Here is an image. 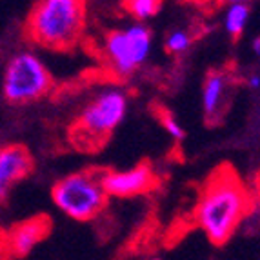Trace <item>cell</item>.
Instances as JSON below:
<instances>
[{"label":"cell","instance_id":"obj_1","mask_svg":"<svg viewBox=\"0 0 260 260\" xmlns=\"http://www.w3.org/2000/svg\"><path fill=\"white\" fill-rule=\"evenodd\" d=\"M249 209V193L231 169L220 168L206 180L195 220L213 244L222 246L231 239Z\"/></svg>","mask_w":260,"mask_h":260},{"label":"cell","instance_id":"obj_2","mask_svg":"<svg viewBox=\"0 0 260 260\" xmlns=\"http://www.w3.org/2000/svg\"><path fill=\"white\" fill-rule=\"evenodd\" d=\"M86 24V4L80 0H42L31 9L27 33L39 46L71 48Z\"/></svg>","mask_w":260,"mask_h":260},{"label":"cell","instance_id":"obj_3","mask_svg":"<svg viewBox=\"0 0 260 260\" xmlns=\"http://www.w3.org/2000/svg\"><path fill=\"white\" fill-rule=\"evenodd\" d=\"M127 113V95L118 86L104 87L80 111L71 139L80 149H96L122 124Z\"/></svg>","mask_w":260,"mask_h":260},{"label":"cell","instance_id":"obj_4","mask_svg":"<svg viewBox=\"0 0 260 260\" xmlns=\"http://www.w3.org/2000/svg\"><path fill=\"white\" fill-rule=\"evenodd\" d=\"M51 199L66 217L78 222L93 220L108 206L102 171H78L60 178L53 186Z\"/></svg>","mask_w":260,"mask_h":260},{"label":"cell","instance_id":"obj_5","mask_svg":"<svg viewBox=\"0 0 260 260\" xmlns=\"http://www.w3.org/2000/svg\"><path fill=\"white\" fill-rule=\"evenodd\" d=\"M153 51V33L146 24H129L109 31L102 40V56L109 71L126 78L140 70Z\"/></svg>","mask_w":260,"mask_h":260},{"label":"cell","instance_id":"obj_6","mask_svg":"<svg viewBox=\"0 0 260 260\" xmlns=\"http://www.w3.org/2000/svg\"><path fill=\"white\" fill-rule=\"evenodd\" d=\"M51 87V75L33 51H18L9 58L2 78V93L11 104H29Z\"/></svg>","mask_w":260,"mask_h":260},{"label":"cell","instance_id":"obj_7","mask_svg":"<svg viewBox=\"0 0 260 260\" xmlns=\"http://www.w3.org/2000/svg\"><path fill=\"white\" fill-rule=\"evenodd\" d=\"M158 184L155 169L149 164H139L127 169L102 171V187L106 195L117 199H131L151 191Z\"/></svg>","mask_w":260,"mask_h":260},{"label":"cell","instance_id":"obj_8","mask_svg":"<svg viewBox=\"0 0 260 260\" xmlns=\"http://www.w3.org/2000/svg\"><path fill=\"white\" fill-rule=\"evenodd\" d=\"M33 169V158L24 146L0 148V200H4L17 182Z\"/></svg>","mask_w":260,"mask_h":260},{"label":"cell","instance_id":"obj_9","mask_svg":"<svg viewBox=\"0 0 260 260\" xmlns=\"http://www.w3.org/2000/svg\"><path fill=\"white\" fill-rule=\"evenodd\" d=\"M49 228H51V224L46 217H35L15 225L8 237V246L11 253L17 256L29 255L37 247V244H40L46 239Z\"/></svg>","mask_w":260,"mask_h":260},{"label":"cell","instance_id":"obj_10","mask_svg":"<svg viewBox=\"0 0 260 260\" xmlns=\"http://www.w3.org/2000/svg\"><path fill=\"white\" fill-rule=\"evenodd\" d=\"M228 87V77L222 71H213L202 84V109L208 117L217 115Z\"/></svg>","mask_w":260,"mask_h":260},{"label":"cell","instance_id":"obj_11","mask_svg":"<svg viewBox=\"0 0 260 260\" xmlns=\"http://www.w3.org/2000/svg\"><path fill=\"white\" fill-rule=\"evenodd\" d=\"M249 6L246 2H233L225 8L224 11V29L225 33L233 39L240 37L244 33L247 26V20H249Z\"/></svg>","mask_w":260,"mask_h":260},{"label":"cell","instance_id":"obj_12","mask_svg":"<svg viewBox=\"0 0 260 260\" xmlns=\"http://www.w3.org/2000/svg\"><path fill=\"white\" fill-rule=\"evenodd\" d=\"M122 6L127 11V15L135 18L137 24H146L148 20H151L153 17L160 13L162 9V4L158 0H127Z\"/></svg>","mask_w":260,"mask_h":260},{"label":"cell","instance_id":"obj_13","mask_svg":"<svg viewBox=\"0 0 260 260\" xmlns=\"http://www.w3.org/2000/svg\"><path fill=\"white\" fill-rule=\"evenodd\" d=\"M191 44H193L191 33L186 29H180V27L169 31V35L166 37V49L171 55H182L191 48Z\"/></svg>","mask_w":260,"mask_h":260},{"label":"cell","instance_id":"obj_14","mask_svg":"<svg viewBox=\"0 0 260 260\" xmlns=\"http://www.w3.org/2000/svg\"><path fill=\"white\" fill-rule=\"evenodd\" d=\"M158 118H160L162 127H164L166 133H168L171 139H173V140H184V137H186V131H184L182 124L177 120V117H175L173 113L160 111Z\"/></svg>","mask_w":260,"mask_h":260},{"label":"cell","instance_id":"obj_15","mask_svg":"<svg viewBox=\"0 0 260 260\" xmlns=\"http://www.w3.org/2000/svg\"><path fill=\"white\" fill-rule=\"evenodd\" d=\"M247 86L251 87V89H258L260 87V75L253 73L251 77L247 78Z\"/></svg>","mask_w":260,"mask_h":260},{"label":"cell","instance_id":"obj_16","mask_svg":"<svg viewBox=\"0 0 260 260\" xmlns=\"http://www.w3.org/2000/svg\"><path fill=\"white\" fill-rule=\"evenodd\" d=\"M251 49H253V53H255L256 56H260V37H255V39H253Z\"/></svg>","mask_w":260,"mask_h":260},{"label":"cell","instance_id":"obj_17","mask_svg":"<svg viewBox=\"0 0 260 260\" xmlns=\"http://www.w3.org/2000/svg\"><path fill=\"white\" fill-rule=\"evenodd\" d=\"M148 260H162L160 256H151V258H148Z\"/></svg>","mask_w":260,"mask_h":260}]
</instances>
